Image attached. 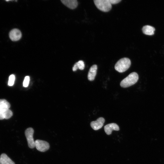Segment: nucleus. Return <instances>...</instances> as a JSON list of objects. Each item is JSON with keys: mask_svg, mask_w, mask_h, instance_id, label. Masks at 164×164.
I'll return each mask as SVG.
<instances>
[{"mask_svg": "<svg viewBox=\"0 0 164 164\" xmlns=\"http://www.w3.org/2000/svg\"><path fill=\"white\" fill-rule=\"evenodd\" d=\"M10 103L6 100L0 99V120L9 119L12 115L13 113L9 108Z\"/></svg>", "mask_w": 164, "mask_h": 164, "instance_id": "1", "label": "nucleus"}, {"mask_svg": "<svg viewBox=\"0 0 164 164\" xmlns=\"http://www.w3.org/2000/svg\"><path fill=\"white\" fill-rule=\"evenodd\" d=\"M138 79V74L135 72H132L121 81L120 86L124 88L129 87L136 83Z\"/></svg>", "mask_w": 164, "mask_h": 164, "instance_id": "2", "label": "nucleus"}, {"mask_svg": "<svg viewBox=\"0 0 164 164\" xmlns=\"http://www.w3.org/2000/svg\"><path fill=\"white\" fill-rule=\"evenodd\" d=\"M131 62L130 60L126 57L121 58L118 60L114 66L116 70L122 73L127 70L130 67Z\"/></svg>", "mask_w": 164, "mask_h": 164, "instance_id": "3", "label": "nucleus"}, {"mask_svg": "<svg viewBox=\"0 0 164 164\" xmlns=\"http://www.w3.org/2000/svg\"><path fill=\"white\" fill-rule=\"evenodd\" d=\"M94 1L97 7L101 11L108 12L111 9V4L109 0H94Z\"/></svg>", "mask_w": 164, "mask_h": 164, "instance_id": "4", "label": "nucleus"}, {"mask_svg": "<svg viewBox=\"0 0 164 164\" xmlns=\"http://www.w3.org/2000/svg\"><path fill=\"white\" fill-rule=\"evenodd\" d=\"M34 131L32 128H27L25 131V133L29 148H33L35 147V141L33 138Z\"/></svg>", "mask_w": 164, "mask_h": 164, "instance_id": "5", "label": "nucleus"}, {"mask_svg": "<svg viewBox=\"0 0 164 164\" xmlns=\"http://www.w3.org/2000/svg\"><path fill=\"white\" fill-rule=\"evenodd\" d=\"M35 147L38 151L44 152L49 149L50 145L45 141L37 139L35 141Z\"/></svg>", "mask_w": 164, "mask_h": 164, "instance_id": "6", "label": "nucleus"}, {"mask_svg": "<svg viewBox=\"0 0 164 164\" xmlns=\"http://www.w3.org/2000/svg\"><path fill=\"white\" fill-rule=\"evenodd\" d=\"M105 119L103 117H100L95 121L91 122L90 125L91 128L95 130H98L103 126Z\"/></svg>", "mask_w": 164, "mask_h": 164, "instance_id": "7", "label": "nucleus"}, {"mask_svg": "<svg viewBox=\"0 0 164 164\" xmlns=\"http://www.w3.org/2000/svg\"><path fill=\"white\" fill-rule=\"evenodd\" d=\"M9 36L12 41H17L21 39L22 37V33L19 29H14L12 30L9 32Z\"/></svg>", "mask_w": 164, "mask_h": 164, "instance_id": "8", "label": "nucleus"}, {"mask_svg": "<svg viewBox=\"0 0 164 164\" xmlns=\"http://www.w3.org/2000/svg\"><path fill=\"white\" fill-rule=\"evenodd\" d=\"M104 129L105 132L108 135L111 134L113 130H119L118 126L115 123H111L106 125L104 126Z\"/></svg>", "mask_w": 164, "mask_h": 164, "instance_id": "9", "label": "nucleus"}, {"mask_svg": "<svg viewBox=\"0 0 164 164\" xmlns=\"http://www.w3.org/2000/svg\"><path fill=\"white\" fill-rule=\"evenodd\" d=\"M97 70V66L94 64L92 65L90 68L88 73L87 78L90 81L93 80L96 76Z\"/></svg>", "mask_w": 164, "mask_h": 164, "instance_id": "10", "label": "nucleus"}, {"mask_svg": "<svg viewBox=\"0 0 164 164\" xmlns=\"http://www.w3.org/2000/svg\"><path fill=\"white\" fill-rule=\"evenodd\" d=\"M61 1L65 5L72 9L76 8L78 5L76 0H62Z\"/></svg>", "mask_w": 164, "mask_h": 164, "instance_id": "11", "label": "nucleus"}, {"mask_svg": "<svg viewBox=\"0 0 164 164\" xmlns=\"http://www.w3.org/2000/svg\"><path fill=\"white\" fill-rule=\"evenodd\" d=\"M1 164H15L7 155L5 153H2L0 156Z\"/></svg>", "mask_w": 164, "mask_h": 164, "instance_id": "12", "label": "nucleus"}, {"mask_svg": "<svg viewBox=\"0 0 164 164\" xmlns=\"http://www.w3.org/2000/svg\"><path fill=\"white\" fill-rule=\"evenodd\" d=\"M155 28L149 25H145L143 26L142 31L144 34L146 35H152L154 34Z\"/></svg>", "mask_w": 164, "mask_h": 164, "instance_id": "13", "label": "nucleus"}, {"mask_svg": "<svg viewBox=\"0 0 164 164\" xmlns=\"http://www.w3.org/2000/svg\"><path fill=\"white\" fill-rule=\"evenodd\" d=\"M15 76L14 74L11 75L9 77L8 85L9 86H12L14 84L15 80Z\"/></svg>", "mask_w": 164, "mask_h": 164, "instance_id": "14", "label": "nucleus"}, {"mask_svg": "<svg viewBox=\"0 0 164 164\" xmlns=\"http://www.w3.org/2000/svg\"><path fill=\"white\" fill-rule=\"evenodd\" d=\"M77 65L78 69L80 70H83L84 68L85 65L84 61L80 60L76 63Z\"/></svg>", "mask_w": 164, "mask_h": 164, "instance_id": "15", "label": "nucleus"}, {"mask_svg": "<svg viewBox=\"0 0 164 164\" xmlns=\"http://www.w3.org/2000/svg\"><path fill=\"white\" fill-rule=\"evenodd\" d=\"M29 81V77L28 76H26L24 79L23 83V86L27 87L28 86Z\"/></svg>", "mask_w": 164, "mask_h": 164, "instance_id": "16", "label": "nucleus"}, {"mask_svg": "<svg viewBox=\"0 0 164 164\" xmlns=\"http://www.w3.org/2000/svg\"><path fill=\"white\" fill-rule=\"evenodd\" d=\"M111 4H115L119 3L121 1V0H109Z\"/></svg>", "mask_w": 164, "mask_h": 164, "instance_id": "17", "label": "nucleus"}, {"mask_svg": "<svg viewBox=\"0 0 164 164\" xmlns=\"http://www.w3.org/2000/svg\"><path fill=\"white\" fill-rule=\"evenodd\" d=\"M78 69V66H77V63H76L74 65L73 67V68H72V70H73V71H75L76 70H77Z\"/></svg>", "mask_w": 164, "mask_h": 164, "instance_id": "18", "label": "nucleus"}, {"mask_svg": "<svg viewBox=\"0 0 164 164\" xmlns=\"http://www.w3.org/2000/svg\"><path fill=\"white\" fill-rule=\"evenodd\" d=\"M0 164H1V162H0Z\"/></svg>", "mask_w": 164, "mask_h": 164, "instance_id": "19", "label": "nucleus"}]
</instances>
